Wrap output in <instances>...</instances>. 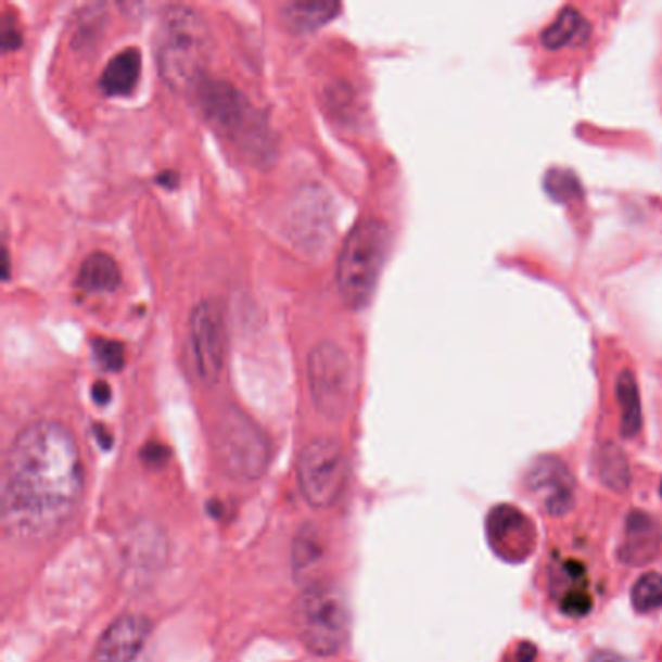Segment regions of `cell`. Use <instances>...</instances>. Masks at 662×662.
<instances>
[{"label":"cell","mask_w":662,"mask_h":662,"mask_svg":"<svg viewBox=\"0 0 662 662\" xmlns=\"http://www.w3.org/2000/svg\"><path fill=\"white\" fill-rule=\"evenodd\" d=\"M76 284L90 294H107L120 284L119 265L105 253H92L84 258Z\"/></svg>","instance_id":"4fadbf2b"},{"label":"cell","mask_w":662,"mask_h":662,"mask_svg":"<svg viewBox=\"0 0 662 662\" xmlns=\"http://www.w3.org/2000/svg\"><path fill=\"white\" fill-rule=\"evenodd\" d=\"M150 620L142 614H123L111 622L93 649L92 662H135L147 645Z\"/></svg>","instance_id":"30bf717a"},{"label":"cell","mask_w":662,"mask_h":662,"mask_svg":"<svg viewBox=\"0 0 662 662\" xmlns=\"http://www.w3.org/2000/svg\"><path fill=\"white\" fill-rule=\"evenodd\" d=\"M167 457H169V453H167L166 447L164 445H160V443H150L147 445L144 449H142V459L144 462H148L150 467H162V464H166Z\"/></svg>","instance_id":"ac0fdd59"},{"label":"cell","mask_w":662,"mask_h":662,"mask_svg":"<svg viewBox=\"0 0 662 662\" xmlns=\"http://www.w3.org/2000/svg\"><path fill=\"white\" fill-rule=\"evenodd\" d=\"M309 391L319 412L334 420L346 416L356 396V369L334 342L317 344L307 361Z\"/></svg>","instance_id":"52a82bcc"},{"label":"cell","mask_w":662,"mask_h":662,"mask_svg":"<svg viewBox=\"0 0 662 662\" xmlns=\"http://www.w3.org/2000/svg\"><path fill=\"white\" fill-rule=\"evenodd\" d=\"M2 31H0V43L2 47L10 51V49H18L22 43V31L16 26V20L12 18L10 14H7L2 18Z\"/></svg>","instance_id":"e0dca14e"},{"label":"cell","mask_w":662,"mask_h":662,"mask_svg":"<svg viewBox=\"0 0 662 662\" xmlns=\"http://www.w3.org/2000/svg\"><path fill=\"white\" fill-rule=\"evenodd\" d=\"M348 459L334 440H315L297 459V484L305 501L315 509H329L341 499L348 484Z\"/></svg>","instance_id":"ba28073f"},{"label":"cell","mask_w":662,"mask_h":662,"mask_svg":"<svg viewBox=\"0 0 662 662\" xmlns=\"http://www.w3.org/2000/svg\"><path fill=\"white\" fill-rule=\"evenodd\" d=\"M327 556V543L321 531L314 524H305L295 534L292 546V570L297 580H311L315 570L321 565Z\"/></svg>","instance_id":"5bb4252c"},{"label":"cell","mask_w":662,"mask_h":662,"mask_svg":"<svg viewBox=\"0 0 662 662\" xmlns=\"http://www.w3.org/2000/svg\"><path fill=\"white\" fill-rule=\"evenodd\" d=\"M295 629L302 644L319 657H331L346 645L349 612L341 590L329 583H309L297 598Z\"/></svg>","instance_id":"5b68a950"},{"label":"cell","mask_w":662,"mask_h":662,"mask_svg":"<svg viewBox=\"0 0 662 662\" xmlns=\"http://www.w3.org/2000/svg\"><path fill=\"white\" fill-rule=\"evenodd\" d=\"M4 280H9V251H4Z\"/></svg>","instance_id":"44dd1931"},{"label":"cell","mask_w":662,"mask_h":662,"mask_svg":"<svg viewBox=\"0 0 662 662\" xmlns=\"http://www.w3.org/2000/svg\"><path fill=\"white\" fill-rule=\"evenodd\" d=\"M164 558H166V540L164 534H157L156 529H152L150 533L140 529L139 534L129 536V544L125 548V560L129 561L130 565H135V570L154 571Z\"/></svg>","instance_id":"9a60e30c"},{"label":"cell","mask_w":662,"mask_h":662,"mask_svg":"<svg viewBox=\"0 0 662 662\" xmlns=\"http://www.w3.org/2000/svg\"><path fill=\"white\" fill-rule=\"evenodd\" d=\"M157 181H160V183L175 184V181H177V175L171 174V171H167L166 175H160V177H157Z\"/></svg>","instance_id":"ffe728a7"},{"label":"cell","mask_w":662,"mask_h":662,"mask_svg":"<svg viewBox=\"0 0 662 662\" xmlns=\"http://www.w3.org/2000/svg\"><path fill=\"white\" fill-rule=\"evenodd\" d=\"M140 76V55L135 47L123 49L110 59L100 76V86L107 96H127L135 90Z\"/></svg>","instance_id":"8fae6325"},{"label":"cell","mask_w":662,"mask_h":662,"mask_svg":"<svg viewBox=\"0 0 662 662\" xmlns=\"http://www.w3.org/2000/svg\"><path fill=\"white\" fill-rule=\"evenodd\" d=\"M92 398L98 405H107L111 400V386L105 381H98L92 386Z\"/></svg>","instance_id":"d6986e66"},{"label":"cell","mask_w":662,"mask_h":662,"mask_svg":"<svg viewBox=\"0 0 662 662\" xmlns=\"http://www.w3.org/2000/svg\"><path fill=\"white\" fill-rule=\"evenodd\" d=\"M194 92L204 117L220 135L253 157L267 160L272 156L275 142L267 123L245 93L233 84L211 78H204Z\"/></svg>","instance_id":"3957f363"},{"label":"cell","mask_w":662,"mask_h":662,"mask_svg":"<svg viewBox=\"0 0 662 662\" xmlns=\"http://www.w3.org/2000/svg\"><path fill=\"white\" fill-rule=\"evenodd\" d=\"M82 489V459L73 432L55 420L29 423L4 462V533L14 540H46L71 521Z\"/></svg>","instance_id":"6da1fadb"},{"label":"cell","mask_w":662,"mask_h":662,"mask_svg":"<svg viewBox=\"0 0 662 662\" xmlns=\"http://www.w3.org/2000/svg\"><path fill=\"white\" fill-rule=\"evenodd\" d=\"M92 349L96 352V358L102 364L103 368L110 371H119L125 364V348L117 341H105V339H96L92 342Z\"/></svg>","instance_id":"2e32d148"},{"label":"cell","mask_w":662,"mask_h":662,"mask_svg":"<svg viewBox=\"0 0 662 662\" xmlns=\"http://www.w3.org/2000/svg\"><path fill=\"white\" fill-rule=\"evenodd\" d=\"M189 341L199 378L206 385H216L226 366L228 329L220 307L211 300L194 307L189 319Z\"/></svg>","instance_id":"9c48e42d"},{"label":"cell","mask_w":662,"mask_h":662,"mask_svg":"<svg viewBox=\"0 0 662 662\" xmlns=\"http://www.w3.org/2000/svg\"><path fill=\"white\" fill-rule=\"evenodd\" d=\"M389 251V231L378 218H366L349 230L336 265V284L349 309H364L378 288Z\"/></svg>","instance_id":"277c9868"},{"label":"cell","mask_w":662,"mask_h":662,"mask_svg":"<svg viewBox=\"0 0 662 662\" xmlns=\"http://www.w3.org/2000/svg\"><path fill=\"white\" fill-rule=\"evenodd\" d=\"M157 68L174 90H196L211 61V28L203 14L187 4L164 10L154 39Z\"/></svg>","instance_id":"7a4b0ae2"},{"label":"cell","mask_w":662,"mask_h":662,"mask_svg":"<svg viewBox=\"0 0 662 662\" xmlns=\"http://www.w3.org/2000/svg\"><path fill=\"white\" fill-rule=\"evenodd\" d=\"M216 449L221 469L231 479L253 482L265 476L270 464L267 435L240 410H228L216 425Z\"/></svg>","instance_id":"8992f818"},{"label":"cell","mask_w":662,"mask_h":662,"mask_svg":"<svg viewBox=\"0 0 662 662\" xmlns=\"http://www.w3.org/2000/svg\"><path fill=\"white\" fill-rule=\"evenodd\" d=\"M341 10L339 2L314 0V2H285L280 7V18L297 34L321 28Z\"/></svg>","instance_id":"7c38bea8"}]
</instances>
